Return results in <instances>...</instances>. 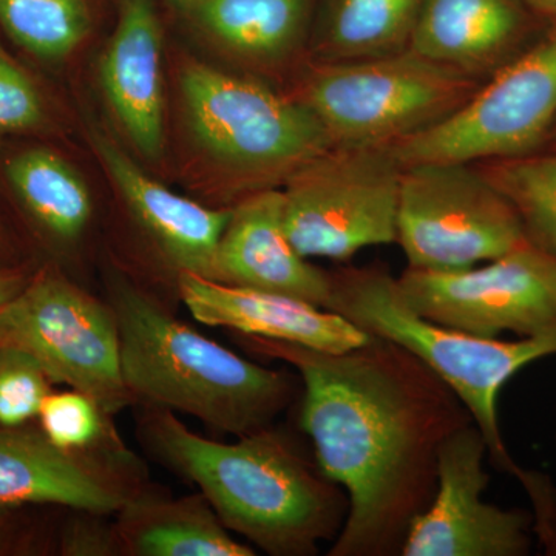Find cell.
Returning a JSON list of instances; mask_svg holds the SVG:
<instances>
[{
  "label": "cell",
  "instance_id": "obj_14",
  "mask_svg": "<svg viewBox=\"0 0 556 556\" xmlns=\"http://www.w3.org/2000/svg\"><path fill=\"white\" fill-rule=\"evenodd\" d=\"M90 141L118 190L135 229L178 288L182 274L214 277L215 257L232 207H207L172 192L146 174L104 131Z\"/></svg>",
  "mask_w": 556,
  "mask_h": 556
},
{
  "label": "cell",
  "instance_id": "obj_22",
  "mask_svg": "<svg viewBox=\"0 0 556 556\" xmlns=\"http://www.w3.org/2000/svg\"><path fill=\"white\" fill-rule=\"evenodd\" d=\"M422 0H321L308 61L350 62L408 50Z\"/></svg>",
  "mask_w": 556,
  "mask_h": 556
},
{
  "label": "cell",
  "instance_id": "obj_30",
  "mask_svg": "<svg viewBox=\"0 0 556 556\" xmlns=\"http://www.w3.org/2000/svg\"><path fill=\"white\" fill-rule=\"evenodd\" d=\"M30 278L22 269L0 268V311L20 294Z\"/></svg>",
  "mask_w": 556,
  "mask_h": 556
},
{
  "label": "cell",
  "instance_id": "obj_29",
  "mask_svg": "<svg viewBox=\"0 0 556 556\" xmlns=\"http://www.w3.org/2000/svg\"><path fill=\"white\" fill-rule=\"evenodd\" d=\"M525 485L533 504V533L540 538L548 555H556V489L547 475L536 470H526L519 466L515 471Z\"/></svg>",
  "mask_w": 556,
  "mask_h": 556
},
{
  "label": "cell",
  "instance_id": "obj_24",
  "mask_svg": "<svg viewBox=\"0 0 556 556\" xmlns=\"http://www.w3.org/2000/svg\"><path fill=\"white\" fill-rule=\"evenodd\" d=\"M0 25L33 56L62 61L79 49L91 20L84 0H0Z\"/></svg>",
  "mask_w": 556,
  "mask_h": 556
},
{
  "label": "cell",
  "instance_id": "obj_10",
  "mask_svg": "<svg viewBox=\"0 0 556 556\" xmlns=\"http://www.w3.org/2000/svg\"><path fill=\"white\" fill-rule=\"evenodd\" d=\"M527 241L517 211L473 164L422 163L402 170L396 243L407 268H473Z\"/></svg>",
  "mask_w": 556,
  "mask_h": 556
},
{
  "label": "cell",
  "instance_id": "obj_19",
  "mask_svg": "<svg viewBox=\"0 0 556 556\" xmlns=\"http://www.w3.org/2000/svg\"><path fill=\"white\" fill-rule=\"evenodd\" d=\"M175 10L233 61L280 73L308 61L317 0H172Z\"/></svg>",
  "mask_w": 556,
  "mask_h": 556
},
{
  "label": "cell",
  "instance_id": "obj_26",
  "mask_svg": "<svg viewBox=\"0 0 556 556\" xmlns=\"http://www.w3.org/2000/svg\"><path fill=\"white\" fill-rule=\"evenodd\" d=\"M51 383L53 380L30 353L0 345V427L27 426L38 419Z\"/></svg>",
  "mask_w": 556,
  "mask_h": 556
},
{
  "label": "cell",
  "instance_id": "obj_32",
  "mask_svg": "<svg viewBox=\"0 0 556 556\" xmlns=\"http://www.w3.org/2000/svg\"><path fill=\"white\" fill-rule=\"evenodd\" d=\"M544 150H556V123L554 129H552L551 135H548L546 144H544Z\"/></svg>",
  "mask_w": 556,
  "mask_h": 556
},
{
  "label": "cell",
  "instance_id": "obj_13",
  "mask_svg": "<svg viewBox=\"0 0 556 556\" xmlns=\"http://www.w3.org/2000/svg\"><path fill=\"white\" fill-rule=\"evenodd\" d=\"M146 485L148 471L131 450L73 452L40 428L0 427V507L54 504L109 517Z\"/></svg>",
  "mask_w": 556,
  "mask_h": 556
},
{
  "label": "cell",
  "instance_id": "obj_1",
  "mask_svg": "<svg viewBox=\"0 0 556 556\" xmlns=\"http://www.w3.org/2000/svg\"><path fill=\"white\" fill-rule=\"evenodd\" d=\"M248 353L298 369L300 427L348 495L329 556H401L433 500L442 445L475 424L455 391L404 348L369 338L342 353L237 334Z\"/></svg>",
  "mask_w": 556,
  "mask_h": 556
},
{
  "label": "cell",
  "instance_id": "obj_27",
  "mask_svg": "<svg viewBox=\"0 0 556 556\" xmlns=\"http://www.w3.org/2000/svg\"><path fill=\"white\" fill-rule=\"evenodd\" d=\"M43 121L46 108L38 87L0 46V135L35 131Z\"/></svg>",
  "mask_w": 556,
  "mask_h": 556
},
{
  "label": "cell",
  "instance_id": "obj_7",
  "mask_svg": "<svg viewBox=\"0 0 556 556\" xmlns=\"http://www.w3.org/2000/svg\"><path fill=\"white\" fill-rule=\"evenodd\" d=\"M556 123V21L430 129L388 146L402 166L511 159L546 144Z\"/></svg>",
  "mask_w": 556,
  "mask_h": 556
},
{
  "label": "cell",
  "instance_id": "obj_28",
  "mask_svg": "<svg viewBox=\"0 0 556 556\" xmlns=\"http://www.w3.org/2000/svg\"><path fill=\"white\" fill-rule=\"evenodd\" d=\"M108 515L79 511L62 535V555H121L118 538Z\"/></svg>",
  "mask_w": 556,
  "mask_h": 556
},
{
  "label": "cell",
  "instance_id": "obj_16",
  "mask_svg": "<svg viewBox=\"0 0 556 556\" xmlns=\"http://www.w3.org/2000/svg\"><path fill=\"white\" fill-rule=\"evenodd\" d=\"M178 300L195 320L237 334L283 340L298 345L342 353L362 345L368 334L332 311L303 300L230 285L195 274L178 280Z\"/></svg>",
  "mask_w": 556,
  "mask_h": 556
},
{
  "label": "cell",
  "instance_id": "obj_3",
  "mask_svg": "<svg viewBox=\"0 0 556 556\" xmlns=\"http://www.w3.org/2000/svg\"><path fill=\"white\" fill-rule=\"evenodd\" d=\"M118 320L121 368L137 404L195 417L219 434L274 426L298 394L294 376L262 367L182 324L129 278L109 280Z\"/></svg>",
  "mask_w": 556,
  "mask_h": 556
},
{
  "label": "cell",
  "instance_id": "obj_18",
  "mask_svg": "<svg viewBox=\"0 0 556 556\" xmlns=\"http://www.w3.org/2000/svg\"><path fill=\"white\" fill-rule=\"evenodd\" d=\"M530 36L519 0H422L408 50L484 83L533 42Z\"/></svg>",
  "mask_w": 556,
  "mask_h": 556
},
{
  "label": "cell",
  "instance_id": "obj_12",
  "mask_svg": "<svg viewBox=\"0 0 556 556\" xmlns=\"http://www.w3.org/2000/svg\"><path fill=\"white\" fill-rule=\"evenodd\" d=\"M489 447L475 424L460 428L439 452L433 500L409 526L401 556H526L532 515L486 503Z\"/></svg>",
  "mask_w": 556,
  "mask_h": 556
},
{
  "label": "cell",
  "instance_id": "obj_6",
  "mask_svg": "<svg viewBox=\"0 0 556 556\" xmlns=\"http://www.w3.org/2000/svg\"><path fill=\"white\" fill-rule=\"evenodd\" d=\"M481 80L413 53L308 61L289 97L316 116L332 146L388 148L448 118Z\"/></svg>",
  "mask_w": 556,
  "mask_h": 556
},
{
  "label": "cell",
  "instance_id": "obj_9",
  "mask_svg": "<svg viewBox=\"0 0 556 556\" xmlns=\"http://www.w3.org/2000/svg\"><path fill=\"white\" fill-rule=\"evenodd\" d=\"M0 345L27 351L53 383L89 394L112 416L137 404L123 378L115 311L61 270H40L0 311Z\"/></svg>",
  "mask_w": 556,
  "mask_h": 556
},
{
  "label": "cell",
  "instance_id": "obj_2",
  "mask_svg": "<svg viewBox=\"0 0 556 556\" xmlns=\"http://www.w3.org/2000/svg\"><path fill=\"white\" fill-rule=\"evenodd\" d=\"M139 405L141 444L199 486L230 532L273 556H314L321 541L338 538L350 510L346 492L283 428L230 444L193 433L170 409Z\"/></svg>",
  "mask_w": 556,
  "mask_h": 556
},
{
  "label": "cell",
  "instance_id": "obj_31",
  "mask_svg": "<svg viewBox=\"0 0 556 556\" xmlns=\"http://www.w3.org/2000/svg\"><path fill=\"white\" fill-rule=\"evenodd\" d=\"M535 13L543 14L548 21H556V0H519Z\"/></svg>",
  "mask_w": 556,
  "mask_h": 556
},
{
  "label": "cell",
  "instance_id": "obj_8",
  "mask_svg": "<svg viewBox=\"0 0 556 556\" xmlns=\"http://www.w3.org/2000/svg\"><path fill=\"white\" fill-rule=\"evenodd\" d=\"M404 166L390 148L334 146L281 188L289 240L305 258L346 262L396 243Z\"/></svg>",
  "mask_w": 556,
  "mask_h": 556
},
{
  "label": "cell",
  "instance_id": "obj_21",
  "mask_svg": "<svg viewBox=\"0 0 556 556\" xmlns=\"http://www.w3.org/2000/svg\"><path fill=\"white\" fill-rule=\"evenodd\" d=\"M14 195L47 240L78 247L93 222L89 186L67 161L49 149H28L5 164Z\"/></svg>",
  "mask_w": 556,
  "mask_h": 556
},
{
  "label": "cell",
  "instance_id": "obj_25",
  "mask_svg": "<svg viewBox=\"0 0 556 556\" xmlns=\"http://www.w3.org/2000/svg\"><path fill=\"white\" fill-rule=\"evenodd\" d=\"M112 415L78 390L51 393L40 405L39 428L58 447L73 452L127 453Z\"/></svg>",
  "mask_w": 556,
  "mask_h": 556
},
{
  "label": "cell",
  "instance_id": "obj_11",
  "mask_svg": "<svg viewBox=\"0 0 556 556\" xmlns=\"http://www.w3.org/2000/svg\"><path fill=\"white\" fill-rule=\"evenodd\" d=\"M397 281L417 313L479 338H533L556 329V255L530 241L473 268H407Z\"/></svg>",
  "mask_w": 556,
  "mask_h": 556
},
{
  "label": "cell",
  "instance_id": "obj_4",
  "mask_svg": "<svg viewBox=\"0 0 556 556\" xmlns=\"http://www.w3.org/2000/svg\"><path fill=\"white\" fill-rule=\"evenodd\" d=\"M328 311L369 338L388 340L419 358L463 401L489 447V459L514 477L500 422V396L519 371L556 356V329L533 338H479L430 320L409 306L397 278L383 266H345L331 273Z\"/></svg>",
  "mask_w": 556,
  "mask_h": 556
},
{
  "label": "cell",
  "instance_id": "obj_15",
  "mask_svg": "<svg viewBox=\"0 0 556 556\" xmlns=\"http://www.w3.org/2000/svg\"><path fill=\"white\" fill-rule=\"evenodd\" d=\"M212 280L288 295L324 309L331 298V273L309 263L289 240L281 188L260 190L233 204Z\"/></svg>",
  "mask_w": 556,
  "mask_h": 556
},
{
  "label": "cell",
  "instance_id": "obj_20",
  "mask_svg": "<svg viewBox=\"0 0 556 556\" xmlns=\"http://www.w3.org/2000/svg\"><path fill=\"white\" fill-rule=\"evenodd\" d=\"M121 555L254 556L230 535L206 497H170L146 485L115 514Z\"/></svg>",
  "mask_w": 556,
  "mask_h": 556
},
{
  "label": "cell",
  "instance_id": "obj_5",
  "mask_svg": "<svg viewBox=\"0 0 556 556\" xmlns=\"http://www.w3.org/2000/svg\"><path fill=\"white\" fill-rule=\"evenodd\" d=\"M179 93L197 146L239 201L283 188L295 172L334 148L327 130L288 93L201 62L182 65ZM236 203V204H237Z\"/></svg>",
  "mask_w": 556,
  "mask_h": 556
},
{
  "label": "cell",
  "instance_id": "obj_23",
  "mask_svg": "<svg viewBox=\"0 0 556 556\" xmlns=\"http://www.w3.org/2000/svg\"><path fill=\"white\" fill-rule=\"evenodd\" d=\"M473 166L517 211L527 240L556 255V150L541 149Z\"/></svg>",
  "mask_w": 556,
  "mask_h": 556
},
{
  "label": "cell",
  "instance_id": "obj_17",
  "mask_svg": "<svg viewBox=\"0 0 556 556\" xmlns=\"http://www.w3.org/2000/svg\"><path fill=\"white\" fill-rule=\"evenodd\" d=\"M113 115L144 159L164 149L163 38L153 0H119L100 67Z\"/></svg>",
  "mask_w": 556,
  "mask_h": 556
}]
</instances>
